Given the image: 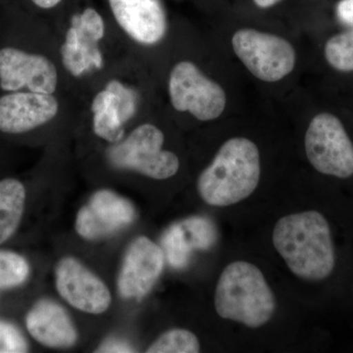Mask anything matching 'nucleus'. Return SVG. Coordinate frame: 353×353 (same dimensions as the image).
Listing matches in <instances>:
<instances>
[{"instance_id": "18", "label": "nucleus", "mask_w": 353, "mask_h": 353, "mask_svg": "<svg viewBox=\"0 0 353 353\" xmlns=\"http://www.w3.org/2000/svg\"><path fill=\"white\" fill-rule=\"evenodd\" d=\"M94 114V132L97 137L109 143H117L124 137V123L112 92L104 88L99 92L92 104Z\"/></svg>"}, {"instance_id": "24", "label": "nucleus", "mask_w": 353, "mask_h": 353, "mask_svg": "<svg viewBox=\"0 0 353 353\" xmlns=\"http://www.w3.org/2000/svg\"><path fill=\"white\" fill-rule=\"evenodd\" d=\"M134 348L126 341L108 339L99 345L95 352H134Z\"/></svg>"}, {"instance_id": "7", "label": "nucleus", "mask_w": 353, "mask_h": 353, "mask_svg": "<svg viewBox=\"0 0 353 353\" xmlns=\"http://www.w3.org/2000/svg\"><path fill=\"white\" fill-rule=\"evenodd\" d=\"M169 94L176 110L187 111L199 121L214 120L226 108L227 97L222 87L190 61L180 62L172 70Z\"/></svg>"}, {"instance_id": "16", "label": "nucleus", "mask_w": 353, "mask_h": 353, "mask_svg": "<svg viewBox=\"0 0 353 353\" xmlns=\"http://www.w3.org/2000/svg\"><path fill=\"white\" fill-rule=\"evenodd\" d=\"M26 325L32 338L44 347L68 348L78 339L75 325L67 311L50 299H41L30 309Z\"/></svg>"}, {"instance_id": "20", "label": "nucleus", "mask_w": 353, "mask_h": 353, "mask_svg": "<svg viewBox=\"0 0 353 353\" xmlns=\"http://www.w3.org/2000/svg\"><path fill=\"white\" fill-rule=\"evenodd\" d=\"M30 266L18 253L0 250V290L18 287L27 281Z\"/></svg>"}, {"instance_id": "6", "label": "nucleus", "mask_w": 353, "mask_h": 353, "mask_svg": "<svg viewBox=\"0 0 353 353\" xmlns=\"http://www.w3.org/2000/svg\"><path fill=\"white\" fill-rule=\"evenodd\" d=\"M309 162L320 173L345 179L353 175V143L336 116L321 113L305 134Z\"/></svg>"}, {"instance_id": "9", "label": "nucleus", "mask_w": 353, "mask_h": 353, "mask_svg": "<svg viewBox=\"0 0 353 353\" xmlns=\"http://www.w3.org/2000/svg\"><path fill=\"white\" fill-rule=\"evenodd\" d=\"M104 32L103 19L94 8L85 9L72 17L61 48L62 63L71 75L82 77L92 69L102 68L103 57L99 41Z\"/></svg>"}, {"instance_id": "12", "label": "nucleus", "mask_w": 353, "mask_h": 353, "mask_svg": "<svg viewBox=\"0 0 353 353\" xmlns=\"http://www.w3.org/2000/svg\"><path fill=\"white\" fill-rule=\"evenodd\" d=\"M164 260L162 248L146 236L132 241L118 276L120 296L138 301L148 296L163 271Z\"/></svg>"}, {"instance_id": "2", "label": "nucleus", "mask_w": 353, "mask_h": 353, "mask_svg": "<svg viewBox=\"0 0 353 353\" xmlns=\"http://www.w3.org/2000/svg\"><path fill=\"white\" fill-rule=\"evenodd\" d=\"M261 174L259 150L245 138L227 141L197 180V190L208 205L225 208L252 196Z\"/></svg>"}, {"instance_id": "27", "label": "nucleus", "mask_w": 353, "mask_h": 353, "mask_svg": "<svg viewBox=\"0 0 353 353\" xmlns=\"http://www.w3.org/2000/svg\"><path fill=\"white\" fill-rule=\"evenodd\" d=\"M253 1L260 8H268V7L275 6L281 0H253Z\"/></svg>"}, {"instance_id": "26", "label": "nucleus", "mask_w": 353, "mask_h": 353, "mask_svg": "<svg viewBox=\"0 0 353 353\" xmlns=\"http://www.w3.org/2000/svg\"><path fill=\"white\" fill-rule=\"evenodd\" d=\"M39 8L50 9L57 6L62 0H32Z\"/></svg>"}, {"instance_id": "21", "label": "nucleus", "mask_w": 353, "mask_h": 353, "mask_svg": "<svg viewBox=\"0 0 353 353\" xmlns=\"http://www.w3.org/2000/svg\"><path fill=\"white\" fill-rule=\"evenodd\" d=\"M325 57L333 68L353 71V30L330 39L325 46Z\"/></svg>"}, {"instance_id": "11", "label": "nucleus", "mask_w": 353, "mask_h": 353, "mask_svg": "<svg viewBox=\"0 0 353 353\" xmlns=\"http://www.w3.org/2000/svg\"><path fill=\"white\" fill-rule=\"evenodd\" d=\"M55 283L60 296L83 312L101 314L110 306L111 294L106 285L73 257L58 262Z\"/></svg>"}, {"instance_id": "13", "label": "nucleus", "mask_w": 353, "mask_h": 353, "mask_svg": "<svg viewBox=\"0 0 353 353\" xmlns=\"http://www.w3.org/2000/svg\"><path fill=\"white\" fill-rule=\"evenodd\" d=\"M59 103L52 94L29 90L6 92L0 97V132L8 134L29 132L52 120Z\"/></svg>"}, {"instance_id": "17", "label": "nucleus", "mask_w": 353, "mask_h": 353, "mask_svg": "<svg viewBox=\"0 0 353 353\" xmlns=\"http://www.w3.org/2000/svg\"><path fill=\"white\" fill-rule=\"evenodd\" d=\"M26 202V189L20 181L6 178L0 181V245L17 231Z\"/></svg>"}, {"instance_id": "23", "label": "nucleus", "mask_w": 353, "mask_h": 353, "mask_svg": "<svg viewBox=\"0 0 353 353\" xmlns=\"http://www.w3.org/2000/svg\"><path fill=\"white\" fill-rule=\"evenodd\" d=\"M29 345L17 327L0 320V353L28 352Z\"/></svg>"}, {"instance_id": "19", "label": "nucleus", "mask_w": 353, "mask_h": 353, "mask_svg": "<svg viewBox=\"0 0 353 353\" xmlns=\"http://www.w3.org/2000/svg\"><path fill=\"white\" fill-rule=\"evenodd\" d=\"M201 345L194 333L185 329H173L165 332L150 347L148 353H196Z\"/></svg>"}, {"instance_id": "14", "label": "nucleus", "mask_w": 353, "mask_h": 353, "mask_svg": "<svg viewBox=\"0 0 353 353\" xmlns=\"http://www.w3.org/2000/svg\"><path fill=\"white\" fill-rule=\"evenodd\" d=\"M116 22L130 38L153 46L164 38L167 17L161 0H109Z\"/></svg>"}, {"instance_id": "4", "label": "nucleus", "mask_w": 353, "mask_h": 353, "mask_svg": "<svg viewBox=\"0 0 353 353\" xmlns=\"http://www.w3.org/2000/svg\"><path fill=\"white\" fill-rule=\"evenodd\" d=\"M164 134L154 125L136 128L125 141L108 150L109 161L116 168L139 172L155 180L175 176L180 161L175 153L162 150Z\"/></svg>"}, {"instance_id": "3", "label": "nucleus", "mask_w": 353, "mask_h": 353, "mask_svg": "<svg viewBox=\"0 0 353 353\" xmlns=\"http://www.w3.org/2000/svg\"><path fill=\"white\" fill-rule=\"evenodd\" d=\"M215 308L223 319L259 328L273 317L276 299L259 268L250 262L234 261L218 280Z\"/></svg>"}, {"instance_id": "10", "label": "nucleus", "mask_w": 353, "mask_h": 353, "mask_svg": "<svg viewBox=\"0 0 353 353\" xmlns=\"http://www.w3.org/2000/svg\"><path fill=\"white\" fill-rule=\"evenodd\" d=\"M136 218V209L125 197L112 190L95 192L77 215L79 236L88 241L99 240L129 226Z\"/></svg>"}, {"instance_id": "15", "label": "nucleus", "mask_w": 353, "mask_h": 353, "mask_svg": "<svg viewBox=\"0 0 353 353\" xmlns=\"http://www.w3.org/2000/svg\"><path fill=\"white\" fill-rule=\"evenodd\" d=\"M217 240V232L208 218L190 217L169 227L161 239L162 250L172 267L183 268L194 250H208Z\"/></svg>"}, {"instance_id": "8", "label": "nucleus", "mask_w": 353, "mask_h": 353, "mask_svg": "<svg viewBox=\"0 0 353 353\" xmlns=\"http://www.w3.org/2000/svg\"><path fill=\"white\" fill-rule=\"evenodd\" d=\"M57 85V67L48 57L16 46L0 48V90L52 94Z\"/></svg>"}, {"instance_id": "22", "label": "nucleus", "mask_w": 353, "mask_h": 353, "mask_svg": "<svg viewBox=\"0 0 353 353\" xmlns=\"http://www.w3.org/2000/svg\"><path fill=\"white\" fill-rule=\"evenodd\" d=\"M106 90L112 92L118 109H119L120 118L122 122L127 123L128 121L134 117L137 111V95L132 88H128L124 83L119 81L113 80L109 82L105 87Z\"/></svg>"}, {"instance_id": "5", "label": "nucleus", "mask_w": 353, "mask_h": 353, "mask_svg": "<svg viewBox=\"0 0 353 353\" xmlns=\"http://www.w3.org/2000/svg\"><path fill=\"white\" fill-rule=\"evenodd\" d=\"M234 53L253 76L264 82H278L296 66L294 48L287 39L253 29L234 32Z\"/></svg>"}, {"instance_id": "1", "label": "nucleus", "mask_w": 353, "mask_h": 353, "mask_svg": "<svg viewBox=\"0 0 353 353\" xmlns=\"http://www.w3.org/2000/svg\"><path fill=\"white\" fill-rule=\"evenodd\" d=\"M273 243L296 277L321 281L334 270L336 256L331 229L317 211L281 218L274 228Z\"/></svg>"}, {"instance_id": "25", "label": "nucleus", "mask_w": 353, "mask_h": 353, "mask_svg": "<svg viewBox=\"0 0 353 353\" xmlns=\"http://www.w3.org/2000/svg\"><path fill=\"white\" fill-rule=\"evenodd\" d=\"M336 15L341 22L353 27V0H341L336 6Z\"/></svg>"}]
</instances>
